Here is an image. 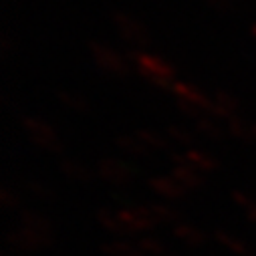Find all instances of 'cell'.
<instances>
[{
	"mask_svg": "<svg viewBox=\"0 0 256 256\" xmlns=\"http://www.w3.org/2000/svg\"><path fill=\"white\" fill-rule=\"evenodd\" d=\"M170 138L180 142V144H190L192 142V134L182 130V127H170Z\"/></svg>",
	"mask_w": 256,
	"mask_h": 256,
	"instance_id": "obj_25",
	"label": "cell"
},
{
	"mask_svg": "<svg viewBox=\"0 0 256 256\" xmlns=\"http://www.w3.org/2000/svg\"><path fill=\"white\" fill-rule=\"evenodd\" d=\"M99 174H101V178H105L111 184H125L127 180L132 178V170L127 168L123 162L115 160V158L113 160L111 158L103 160L99 164Z\"/></svg>",
	"mask_w": 256,
	"mask_h": 256,
	"instance_id": "obj_7",
	"label": "cell"
},
{
	"mask_svg": "<svg viewBox=\"0 0 256 256\" xmlns=\"http://www.w3.org/2000/svg\"><path fill=\"white\" fill-rule=\"evenodd\" d=\"M150 186L154 188V192H158L160 196L168 198V200H176L184 194V188L170 176V178H154L150 182Z\"/></svg>",
	"mask_w": 256,
	"mask_h": 256,
	"instance_id": "obj_11",
	"label": "cell"
},
{
	"mask_svg": "<svg viewBox=\"0 0 256 256\" xmlns=\"http://www.w3.org/2000/svg\"><path fill=\"white\" fill-rule=\"evenodd\" d=\"M252 32H254V36H256V24H254V26H252Z\"/></svg>",
	"mask_w": 256,
	"mask_h": 256,
	"instance_id": "obj_31",
	"label": "cell"
},
{
	"mask_svg": "<svg viewBox=\"0 0 256 256\" xmlns=\"http://www.w3.org/2000/svg\"><path fill=\"white\" fill-rule=\"evenodd\" d=\"M174 234H176L178 238H182L184 242H188V244H202V242H204V234H202L198 228L190 226V224H184V222H180V224L174 228Z\"/></svg>",
	"mask_w": 256,
	"mask_h": 256,
	"instance_id": "obj_14",
	"label": "cell"
},
{
	"mask_svg": "<svg viewBox=\"0 0 256 256\" xmlns=\"http://www.w3.org/2000/svg\"><path fill=\"white\" fill-rule=\"evenodd\" d=\"M176 164H184V166H190V168L198 170L200 174L212 172V170L216 168V162H214L210 156L202 154V152H188L186 156H180V158L176 156Z\"/></svg>",
	"mask_w": 256,
	"mask_h": 256,
	"instance_id": "obj_10",
	"label": "cell"
},
{
	"mask_svg": "<svg viewBox=\"0 0 256 256\" xmlns=\"http://www.w3.org/2000/svg\"><path fill=\"white\" fill-rule=\"evenodd\" d=\"M238 111H240V105H238L236 97H232V95L226 93V91H218V93L214 95V99H212V109H210L212 115L224 117V119L228 121V119L236 117Z\"/></svg>",
	"mask_w": 256,
	"mask_h": 256,
	"instance_id": "obj_8",
	"label": "cell"
},
{
	"mask_svg": "<svg viewBox=\"0 0 256 256\" xmlns=\"http://www.w3.org/2000/svg\"><path fill=\"white\" fill-rule=\"evenodd\" d=\"M60 170H62V174H67L73 180H87V170L73 160H65L60 164Z\"/></svg>",
	"mask_w": 256,
	"mask_h": 256,
	"instance_id": "obj_19",
	"label": "cell"
},
{
	"mask_svg": "<svg viewBox=\"0 0 256 256\" xmlns=\"http://www.w3.org/2000/svg\"><path fill=\"white\" fill-rule=\"evenodd\" d=\"M150 210H152L156 222H168V220H174V216H176L174 210L166 204H154V206H150Z\"/></svg>",
	"mask_w": 256,
	"mask_h": 256,
	"instance_id": "obj_23",
	"label": "cell"
},
{
	"mask_svg": "<svg viewBox=\"0 0 256 256\" xmlns=\"http://www.w3.org/2000/svg\"><path fill=\"white\" fill-rule=\"evenodd\" d=\"M172 178H174L184 190H188V188H198V186H202V182H204V176H202L198 170L190 168V166H184V164H178V166L172 170Z\"/></svg>",
	"mask_w": 256,
	"mask_h": 256,
	"instance_id": "obj_9",
	"label": "cell"
},
{
	"mask_svg": "<svg viewBox=\"0 0 256 256\" xmlns=\"http://www.w3.org/2000/svg\"><path fill=\"white\" fill-rule=\"evenodd\" d=\"M119 148L123 150V152H127V154H134V156H142V154H146L148 152V148L144 146V142L136 136V138H119Z\"/></svg>",
	"mask_w": 256,
	"mask_h": 256,
	"instance_id": "obj_18",
	"label": "cell"
},
{
	"mask_svg": "<svg viewBox=\"0 0 256 256\" xmlns=\"http://www.w3.org/2000/svg\"><path fill=\"white\" fill-rule=\"evenodd\" d=\"M134 60L138 69L156 85L160 87H170L176 83L174 81V69L170 62H166L164 58L160 56H154V54H148V52H136L134 54Z\"/></svg>",
	"mask_w": 256,
	"mask_h": 256,
	"instance_id": "obj_1",
	"label": "cell"
},
{
	"mask_svg": "<svg viewBox=\"0 0 256 256\" xmlns=\"http://www.w3.org/2000/svg\"><path fill=\"white\" fill-rule=\"evenodd\" d=\"M8 240L20 248V250H40V248H46L48 246V234H40V232H32V230H18V232H12L8 236Z\"/></svg>",
	"mask_w": 256,
	"mask_h": 256,
	"instance_id": "obj_6",
	"label": "cell"
},
{
	"mask_svg": "<svg viewBox=\"0 0 256 256\" xmlns=\"http://www.w3.org/2000/svg\"><path fill=\"white\" fill-rule=\"evenodd\" d=\"M113 20H115V26L119 30V34L132 44H138V46H144V44H150V36H148V30L132 16H127L123 12H115L113 14Z\"/></svg>",
	"mask_w": 256,
	"mask_h": 256,
	"instance_id": "obj_3",
	"label": "cell"
},
{
	"mask_svg": "<svg viewBox=\"0 0 256 256\" xmlns=\"http://www.w3.org/2000/svg\"><path fill=\"white\" fill-rule=\"evenodd\" d=\"M103 250L109 256H132L134 252H138V250H134L130 244H127V242H111V244H105Z\"/></svg>",
	"mask_w": 256,
	"mask_h": 256,
	"instance_id": "obj_20",
	"label": "cell"
},
{
	"mask_svg": "<svg viewBox=\"0 0 256 256\" xmlns=\"http://www.w3.org/2000/svg\"><path fill=\"white\" fill-rule=\"evenodd\" d=\"M198 132L202 134V136H206V138H210V140H220L222 138V130L218 127V123H214L212 119H208V117H198Z\"/></svg>",
	"mask_w": 256,
	"mask_h": 256,
	"instance_id": "obj_17",
	"label": "cell"
},
{
	"mask_svg": "<svg viewBox=\"0 0 256 256\" xmlns=\"http://www.w3.org/2000/svg\"><path fill=\"white\" fill-rule=\"evenodd\" d=\"M0 202L4 204V208L12 210V208H18V198L12 196V192L8 188H2V194H0Z\"/></svg>",
	"mask_w": 256,
	"mask_h": 256,
	"instance_id": "obj_26",
	"label": "cell"
},
{
	"mask_svg": "<svg viewBox=\"0 0 256 256\" xmlns=\"http://www.w3.org/2000/svg\"><path fill=\"white\" fill-rule=\"evenodd\" d=\"M97 218H99V222L103 224V228H107L109 232H113V234H117V236L127 234V232H125V226H123V222H121V218H119V212L101 210V212L97 214Z\"/></svg>",
	"mask_w": 256,
	"mask_h": 256,
	"instance_id": "obj_12",
	"label": "cell"
},
{
	"mask_svg": "<svg viewBox=\"0 0 256 256\" xmlns=\"http://www.w3.org/2000/svg\"><path fill=\"white\" fill-rule=\"evenodd\" d=\"M228 132L238 140H250L254 138V123H246L240 121L238 117H232L228 119Z\"/></svg>",
	"mask_w": 256,
	"mask_h": 256,
	"instance_id": "obj_15",
	"label": "cell"
},
{
	"mask_svg": "<svg viewBox=\"0 0 256 256\" xmlns=\"http://www.w3.org/2000/svg\"><path fill=\"white\" fill-rule=\"evenodd\" d=\"M218 240H220L224 246H228L234 254H240V256H248V254H250V248H248L240 238H236V236H232V234L218 232Z\"/></svg>",
	"mask_w": 256,
	"mask_h": 256,
	"instance_id": "obj_16",
	"label": "cell"
},
{
	"mask_svg": "<svg viewBox=\"0 0 256 256\" xmlns=\"http://www.w3.org/2000/svg\"><path fill=\"white\" fill-rule=\"evenodd\" d=\"M58 99H60L62 103H67L71 109H85V101H83L79 95H73V93H69V91H60V93H58Z\"/></svg>",
	"mask_w": 256,
	"mask_h": 256,
	"instance_id": "obj_24",
	"label": "cell"
},
{
	"mask_svg": "<svg viewBox=\"0 0 256 256\" xmlns=\"http://www.w3.org/2000/svg\"><path fill=\"white\" fill-rule=\"evenodd\" d=\"M172 91L176 93V97L180 99V103H186V105L196 107L198 111H208V113H210V109H212V99L206 97L200 89L190 87L188 83H174V85H172Z\"/></svg>",
	"mask_w": 256,
	"mask_h": 256,
	"instance_id": "obj_4",
	"label": "cell"
},
{
	"mask_svg": "<svg viewBox=\"0 0 256 256\" xmlns=\"http://www.w3.org/2000/svg\"><path fill=\"white\" fill-rule=\"evenodd\" d=\"M24 130L42 148H46V150H58V140H56L54 132L50 130V127L44 121H40L36 117H26L24 119Z\"/></svg>",
	"mask_w": 256,
	"mask_h": 256,
	"instance_id": "obj_5",
	"label": "cell"
},
{
	"mask_svg": "<svg viewBox=\"0 0 256 256\" xmlns=\"http://www.w3.org/2000/svg\"><path fill=\"white\" fill-rule=\"evenodd\" d=\"M234 200H236V204H238V206H242L244 210L252 204V202H250V198H248L246 194H240V192H234Z\"/></svg>",
	"mask_w": 256,
	"mask_h": 256,
	"instance_id": "obj_28",
	"label": "cell"
},
{
	"mask_svg": "<svg viewBox=\"0 0 256 256\" xmlns=\"http://www.w3.org/2000/svg\"><path fill=\"white\" fill-rule=\"evenodd\" d=\"M89 48H91V54H93L95 62H97V65H99L103 71H107V73H111V75H125V73H127V62H125V58H121V54L115 52L111 46L93 40V42L89 44Z\"/></svg>",
	"mask_w": 256,
	"mask_h": 256,
	"instance_id": "obj_2",
	"label": "cell"
},
{
	"mask_svg": "<svg viewBox=\"0 0 256 256\" xmlns=\"http://www.w3.org/2000/svg\"><path fill=\"white\" fill-rule=\"evenodd\" d=\"M140 252L142 254H162L164 252V244L160 242V240H154V238H150V236H146V238H142L140 240Z\"/></svg>",
	"mask_w": 256,
	"mask_h": 256,
	"instance_id": "obj_22",
	"label": "cell"
},
{
	"mask_svg": "<svg viewBox=\"0 0 256 256\" xmlns=\"http://www.w3.org/2000/svg\"><path fill=\"white\" fill-rule=\"evenodd\" d=\"M208 2H210L212 6H216V8H220V10H226V8H230L228 0H208Z\"/></svg>",
	"mask_w": 256,
	"mask_h": 256,
	"instance_id": "obj_29",
	"label": "cell"
},
{
	"mask_svg": "<svg viewBox=\"0 0 256 256\" xmlns=\"http://www.w3.org/2000/svg\"><path fill=\"white\" fill-rule=\"evenodd\" d=\"M246 216H248V220H250V222H254V224H256V204H254V202L246 208Z\"/></svg>",
	"mask_w": 256,
	"mask_h": 256,
	"instance_id": "obj_30",
	"label": "cell"
},
{
	"mask_svg": "<svg viewBox=\"0 0 256 256\" xmlns=\"http://www.w3.org/2000/svg\"><path fill=\"white\" fill-rule=\"evenodd\" d=\"M20 222L26 230H32V232H40V234H48V222L36 214V212H22L20 214Z\"/></svg>",
	"mask_w": 256,
	"mask_h": 256,
	"instance_id": "obj_13",
	"label": "cell"
},
{
	"mask_svg": "<svg viewBox=\"0 0 256 256\" xmlns=\"http://www.w3.org/2000/svg\"><path fill=\"white\" fill-rule=\"evenodd\" d=\"M138 138L144 142V146H146V148H154V150H162V148H166L164 138H160L158 134H154V132H150V130L140 132V134H138Z\"/></svg>",
	"mask_w": 256,
	"mask_h": 256,
	"instance_id": "obj_21",
	"label": "cell"
},
{
	"mask_svg": "<svg viewBox=\"0 0 256 256\" xmlns=\"http://www.w3.org/2000/svg\"><path fill=\"white\" fill-rule=\"evenodd\" d=\"M28 192H30V194H34L36 198H40V200L50 198V192H48V188H44L42 184H36V182H30V184H28Z\"/></svg>",
	"mask_w": 256,
	"mask_h": 256,
	"instance_id": "obj_27",
	"label": "cell"
}]
</instances>
